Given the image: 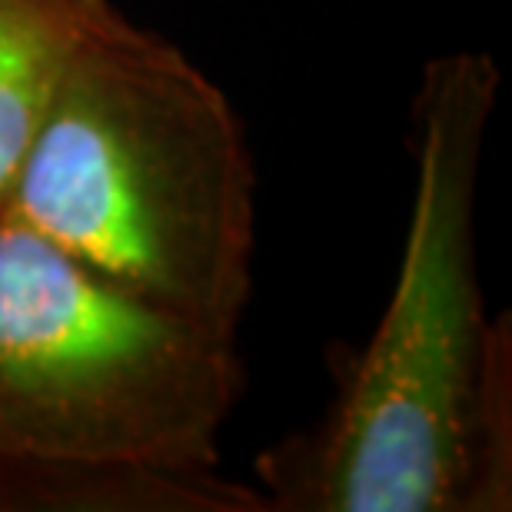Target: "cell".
Here are the masks:
<instances>
[{"label": "cell", "instance_id": "3", "mask_svg": "<svg viewBox=\"0 0 512 512\" xmlns=\"http://www.w3.org/2000/svg\"><path fill=\"white\" fill-rule=\"evenodd\" d=\"M237 330L124 290L0 213V459L220 473Z\"/></svg>", "mask_w": 512, "mask_h": 512}, {"label": "cell", "instance_id": "4", "mask_svg": "<svg viewBox=\"0 0 512 512\" xmlns=\"http://www.w3.org/2000/svg\"><path fill=\"white\" fill-rule=\"evenodd\" d=\"M120 17L110 0H0V210L60 74Z\"/></svg>", "mask_w": 512, "mask_h": 512}, {"label": "cell", "instance_id": "1", "mask_svg": "<svg viewBox=\"0 0 512 512\" xmlns=\"http://www.w3.org/2000/svg\"><path fill=\"white\" fill-rule=\"evenodd\" d=\"M499 87L486 50L426 60L393 293L363 350L333 366L323 416L256 456L266 512L512 509V333L506 313L486 310L476 253Z\"/></svg>", "mask_w": 512, "mask_h": 512}, {"label": "cell", "instance_id": "2", "mask_svg": "<svg viewBox=\"0 0 512 512\" xmlns=\"http://www.w3.org/2000/svg\"><path fill=\"white\" fill-rule=\"evenodd\" d=\"M0 213L124 290L240 333L256 256L247 127L207 70L133 20L60 74Z\"/></svg>", "mask_w": 512, "mask_h": 512}]
</instances>
